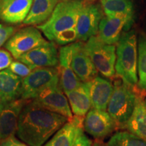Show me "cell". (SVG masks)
Listing matches in <instances>:
<instances>
[{"label":"cell","instance_id":"cell-35","mask_svg":"<svg viewBox=\"0 0 146 146\" xmlns=\"http://www.w3.org/2000/svg\"><path fill=\"white\" fill-rule=\"evenodd\" d=\"M0 1H1V0H0Z\"/></svg>","mask_w":146,"mask_h":146},{"label":"cell","instance_id":"cell-3","mask_svg":"<svg viewBox=\"0 0 146 146\" xmlns=\"http://www.w3.org/2000/svg\"><path fill=\"white\" fill-rule=\"evenodd\" d=\"M83 0H61L46 22L37 28L47 39L54 41L60 32L76 27L78 17L84 5Z\"/></svg>","mask_w":146,"mask_h":146},{"label":"cell","instance_id":"cell-12","mask_svg":"<svg viewBox=\"0 0 146 146\" xmlns=\"http://www.w3.org/2000/svg\"><path fill=\"white\" fill-rule=\"evenodd\" d=\"M18 60L26 64L32 69L57 67L59 64V54L56 44L50 41L22 55Z\"/></svg>","mask_w":146,"mask_h":146},{"label":"cell","instance_id":"cell-19","mask_svg":"<svg viewBox=\"0 0 146 146\" xmlns=\"http://www.w3.org/2000/svg\"><path fill=\"white\" fill-rule=\"evenodd\" d=\"M66 95L74 116L85 117L92 107L89 86L87 82L82 83L79 87L68 92Z\"/></svg>","mask_w":146,"mask_h":146},{"label":"cell","instance_id":"cell-16","mask_svg":"<svg viewBox=\"0 0 146 146\" xmlns=\"http://www.w3.org/2000/svg\"><path fill=\"white\" fill-rule=\"evenodd\" d=\"M33 0H1L0 21L11 25L23 23L31 8Z\"/></svg>","mask_w":146,"mask_h":146},{"label":"cell","instance_id":"cell-22","mask_svg":"<svg viewBox=\"0 0 146 146\" xmlns=\"http://www.w3.org/2000/svg\"><path fill=\"white\" fill-rule=\"evenodd\" d=\"M124 129L139 137L146 139V108L144 104V100L139 94L137 95L133 112Z\"/></svg>","mask_w":146,"mask_h":146},{"label":"cell","instance_id":"cell-11","mask_svg":"<svg viewBox=\"0 0 146 146\" xmlns=\"http://www.w3.org/2000/svg\"><path fill=\"white\" fill-rule=\"evenodd\" d=\"M133 23L134 18L125 15L106 16L100 21L98 36L107 44H116L122 34L130 30Z\"/></svg>","mask_w":146,"mask_h":146},{"label":"cell","instance_id":"cell-10","mask_svg":"<svg viewBox=\"0 0 146 146\" xmlns=\"http://www.w3.org/2000/svg\"><path fill=\"white\" fill-rule=\"evenodd\" d=\"M103 18L102 9L94 3H85L78 17L76 25L77 39L87 41L98 33L100 21Z\"/></svg>","mask_w":146,"mask_h":146},{"label":"cell","instance_id":"cell-21","mask_svg":"<svg viewBox=\"0 0 146 146\" xmlns=\"http://www.w3.org/2000/svg\"><path fill=\"white\" fill-rule=\"evenodd\" d=\"M61 0H33L30 12L24 25H40L50 18L55 8Z\"/></svg>","mask_w":146,"mask_h":146},{"label":"cell","instance_id":"cell-27","mask_svg":"<svg viewBox=\"0 0 146 146\" xmlns=\"http://www.w3.org/2000/svg\"><path fill=\"white\" fill-rule=\"evenodd\" d=\"M8 68L12 72L22 78L27 77L33 70L31 67H29L28 65H27L26 64L22 62L19 60L12 62Z\"/></svg>","mask_w":146,"mask_h":146},{"label":"cell","instance_id":"cell-25","mask_svg":"<svg viewBox=\"0 0 146 146\" xmlns=\"http://www.w3.org/2000/svg\"><path fill=\"white\" fill-rule=\"evenodd\" d=\"M107 146H146V139L129 131L114 133L107 143Z\"/></svg>","mask_w":146,"mask_h":146},{"label":"cell","instance_id":"cell-20","mask_svg":"<svg viewBox=\"0 0 146 146\" xmlns=\"http://www.w3.org/2000/svg\"><path fill=\"white\" fill-rule=\"evenodd\" d=\"M84 118L74 116L43 146H72L78 129L83 127Z\"/></svg>","mask_w":146,"mask_h":146},{"label":"cell","instance_id":"cell-14","mask_svg":"<svg viewBox=\"0 0 146 146\" xmlns=\"http://www.w3.org/2000/svg\"><path fill=\"white\" fill-rule=\"evenodd\" d=\"M72 43L64 45L60 49L59 64L57 68L59 72L60 86L65 94L76 89L83 83L76 75L72 68Z\"/></svg>","mask_w":146,"mask_h":146},{"label":"cell","instance_id":"cell-13","mask_svg":"<svg viewBox=\"0 0 146 146\" xmlns=\"http://www.w3.org/2000/svg\"><path fill=\"white\" fill-rule=\"evenodd\" d=\"M27 101L20 98L0 102V142L14 136L17 132L20 114Z\"/></svg>","mask_w":146,"mask_h":146},{"label":"cell","instance_id":"cell-4","mask_svg":"<svg viewBox=\"0 0 146 146\" xmlns=\"http://www.w3.org/2000/svg\"><path fill=\"white\" fill-rule=\"evenodd\" d=\"M114 90L108 105V112L118 127L124 129L135 106L137 94L134 87L117 76L114 81Z\"/></svg>","mask_w":146,"mask_h":146},{"label":"cell","instance_id":"cell-24","mask_svg":"<svg viewBox=\"0 0 146 146\" xmlns=\"http://www.w3.org/2000/svg\"><path fill=\"white\" fill-rule=\"evenodd\" d=\"M138 89L146 92V35L139 33L137 38Z\"/></svg>","mask_w":146,"mask_h":146},{"label":"cell","instance_id":"cell-28","mask_svg":"<svg viewBox=\"0 0 146 146\" xmlns=\"http://www.w3.org/2000/svg\"><path fill=\"white\" fill-rule=\"evenodd\" d=\"M72 146H93L92 141L84 133L83 127L78 129Z\"/></svg>","mask_w":146,"mask_h":146},{"label":"cell","instance_id":"cell-26","mask_svg":"<svg viewBox=\"0 0 146 146\" xmlns=\"http://www.w3.org/2000/svg\"><path fill=\"white\" fill-rule=\"evenodd\" d=\"M76 39H77V32H76V27H74L63 31L58 33L55 37L54 42H56V43L61 45H66L69 43H73Z\"/></svg>","mask_w":146,"mask_h":146},{"label":"cell","instance_id":"cell-1","mask_svg":"<svg viewBox=\"0 0 146 146\" xmlns=\"http://www.w3.org/2000/svg\"><path fill=\"white\" fill-rule=\"evenodd\" d=\"M68 118L27 100L22 109L16 134L29 146H43Z\"/></svg>","mask_w":146,"mask_h":146},{"label":"cell","instance_id":"cell-2","mask_svg":"<svg viewBox=\"0 0 146 146\" xmlns=\"http://www.w3.org/2000/svg\"><path fill=\"white\" fill-rule=\"evenodd\" d=\"M137 37L135 30L123 33L117 43L116 74L134 87L138 83Z\"/></svg>","mask_w":146,"mask_h":146},{"label":"cell","instance_id":"cell-5","mask_svg":"<svg viewBox=\"0 0 146 146\" xmlns=\"http://www.w3.org/2000/svg\"><path fill=\"white\" fill-rule=\"evenodd\" d=\"M85 46L97 70L104 77H114L116 75V46L104 43L98 35L89 38Z\"/></svg>","mask_w":146,"mask_h":146},{"label":"cell","instance_id":"cell-15","mask_svg":"<svg viewBox=\"0 0 146 146\" xmlns=\"http://www.w3.org/2000/svg\"><path fill=\"white\" fill-rule=\"evenodd\" d=\"M72 68L83 83H86L98 75V72L91 58L87 54L83 41L72 43Z\"/></svg>","mask_w":146,"mask_h":146},{"label":"cell","instance_id":"cell-29","mask_svg":"<svg viewBox=\"0 0 146 146\" xmlns=\"http://www.w3.org/2000/svg\"><path fill=\"white\" fill-rule=\"evenodd\" d=\"M15 28L0 24V47L4 45L8 39L13 35Z\"/></svg>","mask_w":146,"mask_h":146},{"label":"cell","instance_id":"cell-18","mask_svg":"<svg viewBox=\"0 0 146 146\" xmlns=\"http://www.w3.org/2000/svg\"><path fill=\"white\" fill-rule=\"evenodd\" d=\"M23 79L9 68L0 71L1 102H10L21 98Z\"/></svg>","mask_w":146,"mask_h":146},{"label":"cell","instance_id":"cell-32","mask_svg":"<svg viewBox=\"0 0 146 146\" xmlns=\"http://www.w3.org/2000/svg\"><path fill=\"white\" fill-rule=\"evenodd\" d=\"M93 146H107V145L102 141L101 139H96L93 143Z\"/></svg>","mask_w":146,"mask_h":146},{"label":"cell","instance_id":"cell-34","mask_svg":"<svg viewBox=\"0 0 146 146\" xmlns=\"http://www.w3.org/2000/svg\"><path fill=\"white\" fill-rule=\"evenodd\" d=\"M0 102H1V99H0Z\"/></svg>","mask_w":146,"mask_h":146},{"label":"cell","instance_id":"cell-31","mask_svg":"<svg viewBox=\"0 0 146 146\" xmlns=\"http://www.w3.org/2000/svg\"><path fill=\"white\" fill-rule=\"evenodd\" d=\"M0 146H29L25 143V142H22L16 138L14 136L10 137L0 142Z\"/></svg>","mask_w":146,"mask_h":146},{"label":"cell","instance_id":"cell-30","mask_svg":"<svg viewBox=\"0 0 146 146\" xmlns=\"http://www.w3.org/2000/svg\"><path fill=\"white\" fill-rule=\"evenodd\" d=\"M13 56L8 51L0 49V71L8 68L13 62Z\"/></svg>","mask_w":146,"mask_h":146},{"label":"cell","instance_id":"cell-17","mask_svg":"<svg viewBox=\"0 0 146 146\" xmlns=\"http://www.w3.org/2000/svg\"><path fill=\"white\" fill-rule=\"evenodd\" d=\"M87 83L89 86L92 108L102 110H107L114 90V84L108 78L98 75Z\"/></svg>","mask_w":146,"mask_h":146},{"label":"cell","instance_id":"cell-9","mask_svg":"<svg viewBox=\"0 0 146 146\" xmlns=\"http://www.w3.org/2000/svg\"><path fill=\"white\" fill-rule=\"evenodd\" d=\"M64 94L60 84H58L45 89L33 101L49 110L62 115L68 118V120H71L74 116L68 98Z\"/></svg>","mask_w":146,"mask_h":146},{"label":"cell","instance_id":"cell-33","mask_svg":"<svg viewBox=\"0 0 146 146\" xmlns=\"http://www.w3.org/2000/svg\"><path fill=\"white\" fill-rule=\"evenodd\" d=\"M144 104H145V106L146 108V97L145 98V100H144Z\"/></svg>","mask_w":146,"mask_h":146},{"label":"cell","instance_id":"cell-6","mask_svg":"<svg viewBox=\"0 0 146 146\" xmlns=\"http://www.w3.org/2000/svg\"><path fill=\"white\" fill-rule=\"evenodd\" d=\"M58 84H60V77L57 67L35 68L23 79L21 98L33 100L45 89Z\"/></svg>","mask_w":146,"mask_h":146},{"label":"cell","instance_id":"cell-7","mask_svg":"<svg viewBox=\"0 0 146 146\" xmlns=\"http://www.w3.org/2000/svg\"><path fill=\"white\" fill-rule=\"evenodd\" d=\"M47 42L40 30L34 27H27L15 33L5 43V48L18 60L22 55Z\"/></svg>","mask_w":146,"mask_h":146},{"label":"cell","instance_id":"cell-8","mask_svg":"<svg viewBox=\"0 0 146 146\" xmlns=\"http://www.w3.org/2000/svg\"><path fill=\"white\" fill-rule=\"evenodd\" d=\"M117 128L116 122L106 110L92 108L84 118V131L96 139L106 137Z\"/></svg>","mask_w":146,"mask_h":146},{"label":"cell","instance_id":"cell-23","mask_svg":"<svg viewBox=\"0 0 146 146\" xmlns=\"http://www.w3.org/2000/svg\"><path fill=\"white\" fill-rule=\"evenodd\" d=\"M106 16L125 15L134 18L133 0H101Z\"/></svg>","mask_w":146,"mask_h":146}]
</instances>
